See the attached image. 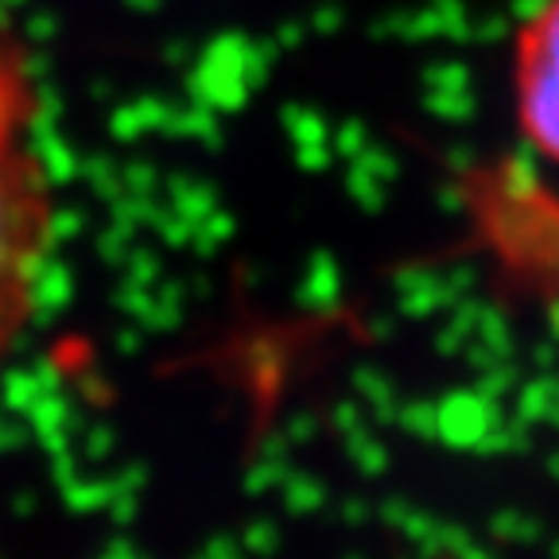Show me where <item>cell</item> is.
Listing matches in <instances>:
<instances>
[{
  "instance_id": "obj_1",
  "label": "cell",
  "mask_w": 559,
  "mask_h": 559,
  "mask_svg": "<svg viewBox=\"0 0 559 559\" xmlns=\"http://www.w3.org/2000/svg\"><path fill=\"white\" fill-rule=\"evenodd\" d=\"M39 90L27 51L0 35V361L39 311L55 253V187L35 140Z\"/></svg>"
},
{
  "instance_id": "obj_2",
  "label": "cell",
  "mask_w": 559,
  "mask_h": 559,
  "mask_svg": "<svg viewBox=\"0 0 559 559\" xmlns=\"http://www.w3.org/2000/svg\"><path fill=\"white\" fill-rule=\"evenodd\" d=\"M513 117L524 144L559 167V0H540L513 35Z\"/></svg>"
}]
</instances>
